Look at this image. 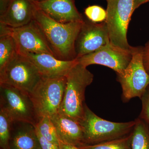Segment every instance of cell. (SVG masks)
I'll use <instances>...</instances> for the list:
<instances>
[{
  "mask_svg": "<svg viewBox=\"0 0 149 149\" xmlns=\"http://www.w3.org/2000/svg\"><path fill=\"white\" fill-rule=\"evenodd\" d=\"M34 20L42 31L57 58L64 61L77 59L75 42L84 19L60 23L35 7Z\"/></svg>",
  "mask_w": 149,
  "mask_h": 149,
  "instance_id": "1",
  "label": "cell"
},
{
  "mask_svg": "<svg viewBox=\"0 0 149 149\" xmlns=\"http://www.w3.org/2000/svg\"><path fill=\"white\" fill-rule=\"evenodd\" d=\"M66 77L64 96L58 113L80 123L85 111V90L93 82L94 75L78 62Z\"/></svg>",
  "mask_w": 149,
  "mask_h": 149,
  "instance_id": "2",
  "label": "cell"
},
{
  "mask_svg": "<svg viewBox=\"0 0 149 149\" xmlns=\"http://www.w3.org/2000/svg\"><path fill=\"white\" fill-rule=\"evenodd\" d=\"M80 123L83 128L84 145H93L128 136L133 130L135 120L120 123L106 120L97 115L85 104L84 116Z\"/></svg>",
  "mask_w": 149,
  "mask_h": 149,
  "instance_id": "3",
  "label": "cell"
},
{
  "mask_svg": "<svg viewBox=\"0 0 149 149\" xmlns=\"http://www.w3.org/2000/svg\"><path fill=\"white\" fill-rule=\"evenodd\" d=\"M107 18L105 22L113 45L126 50L134 47L127 40L128 25L133 11V0H107Z\"/></svg>",
  "mask_w": 149,
  "mask_h": 149,
  "instance_id": "4",
  "label": "cell"
},
{
  "mask_svg": "<svg viewBox=\"0 0 149 149\" xmlns=\"http://www.w3.org/2000/svg\"><path fill=\"white\" fill-rule=\"evenodd\" d=\"M66 84V76L42 78L29 94L38 118L58 113Z\"/></svg>",
  "mask_w": 149,
  "mask_h": 149,
  "instance_id": "5",
  "label": "cell"
},
{
  "mask_svg": "<svg viewBox=\"0 0 149 149\" xmlns=\"http://www.w3.org/2000/svg\"><path fill=\"white\" fill-rule=\"evenodd\" d=\"M42 78L35 65L19 53L0 70V84L10 85L29 95Z\"/></svg>",
  "mask_w": 149,
  "mask_h": 149,
  "instance_id": "6",
  "label": "cell"
},
{
  "mask_svg": "<svg viewBox=\"0 0 149 149\" xmlns=\"http://www.w3.org/2000/svg\"><path fill=\"white\" fill-rule=\"evenodd\" d=\"M2 109L15 123H25L35 126L38 120L29 95L13 86L0 84Z\"/></svg>",
  "mask_w": 149,
  "mask_h": 149,
  "instance_id": "7",
  "label": "cell"
},
{
  "mask_svg": "<svg viewBox=\"0 0 149 149\" xmlns=\"http://www.w3.org/2000/svg\"><path fill=\"white\" fill-rule=\"evenodd\" d=\"M143 55V47H134L133 57L128 66L122 72L116 73L124 102L133 98L141 99L149 85V74L144 67Z\"/></svg>",
  "mask_w": 149,
  "mask_h": 149,
  "instance_id": "8",
  "label": "cell"
},
{
  "mask_svg": "<svg viewBox=\"0 0 149 149\" xmlns=\"http://www.w3.org/2000/svg\"><path fill=\"white\" fill-rule=\"evenodd\" d=\"M10 34L19 54H47L56 57L45 36L35 20L22 27H12L0 23V34Z\"/></svg>",
  "mask_w": 149,
  "mask_h": 149,
  "instance_id": "9",
  "label": "cell"
},
{
  "mask_svg": "<svg viewBox=\"0 0 149 149\" xmlns=\"http://www.w3.org/2000/svg\"><path fill=\"white\" fill-rule=\"evenodd\" d=\"M134 48L131 51L126 50L109 43L100 49L77 59L79 63L86 67L91 65H100L111 68L116 73H120L130 63Z\"/></svg>",
  "mask_w": 149,
  "mask_h": 149,
  "instance_id": "10",
  "label": "cell"
},
{
  "mask_svg": "<svg viewBox=\"0 0 149 149\" xmlns=\"http://www.w3.org/2000/svg\"><path fill=\"white\" fill-rule=\"evenodd\" d=\"M109 43L105 22L98 23L84 19L75 42L76 58L94 52Z\"/></svg>",
  "mask_w": 149,
  "mask_h": 149,
  "instance_id": "11",
  "label": "cell"
},
{
  "mask_svg": "<svg viewBox=\"0 0 149 149\" xmlns=\"http://www.w3.org/2000/svg\"><path fill=\"white\" fill-rule=\"evenodd\" d=\"M37 67L43 78H57L66 76L72 67L78 63L59 59L47 54L26 53L23 54Z\"/></svg>",
  "mask_w": 149,
  "mask_h": 149,
  "instance_id": "12",
  "label": "cell"
},
{
  "mask_svg": "<svg viewBox=\"0 0 149 149\" xmlns=\"http://www.w3.org/2000/svg\"><path fill=\"white\" fill-rule=\"evenodd\" d=\"M35 7L51 18L62 23L84 20L77 10L74 0H34Z\"/></svg>",
  "mask_w": 149,
  "mask_h": 149,
  "instance_id": "13",
  "label": "cell"
},
{
  "mask_svg": "<svg viewBox=\"0 0 149 149\" xmlns=\"http://www.w3.org/2000/svg\"><path fill=\"white\" fill-rule=\"evenodd\" d=\"M34 0H11L5 13L0 16V23L12 27H22L34 19Z\"/></svg>",
  "mask_w": 149,
  "mask_h": 149,
  "instance_id": "14",
  "label": "cell"
},
{
  "mask_svg": "<svg viewBox=\"0 0 149 149\" xmlns=\"http://www.w3.org/2000/svg\"><path fill=\"white\" fill-rule=\"evenodd\" d=\"M51 118L60 142L77 147L84 145L83 128L79 123L58 113Z\"/></svg>",
  "mask_w": 149,
  "mask_h": 149,
  "instance_id": "15",
  "label": "cell"
},
{
  "mask_svg": "<svg viewBox=\"0 0 149 149\" xmlns=\"http://www.w3.org/2000/svg\"><path fill=\"white\" fill-rule=\"evenodd\" d=\"M11 149H42L35 126L22 123L14 135Z\"/></svg>",
  "mask_w": 149,
  "mask_h": 149,
  "instance_id": "16",
  "label": "cell"
},
{
  "mask_svg": "<svg viewBox=\"0 0 149 149\" xmlns=\"http://www.w3.org/2000/svg\"><path fill=\"white\" fill-rule=\"evenodd\" d=\"M135 120L131 133L130 149H149V127L139 118Z\"/></svg>",
  "mask_w": 149,
  "mask_h": 149,
  "instance_id": "17",
  "label": "cell"
},
{
  "mask_svg": "<svg viewBox=\"0 0 149 149\" xmlns=\"http://www.w3.org/2000/svg\"><path fill=\"white\" fill-rule=\"evenodd\" d=\"M18 54L13 37L9 34H0V70Z\"/></svg>",
  "mask_w": 149,
  "mask_h": 149,
  "instance_id": "18",
  "label": "cell"
},
{
  "mask_svg": "<svg viewBox=\"0 0 149 149\" xmlns=\"http://www.w3.org/2000/svg\"><path fill=\"white\" fill-rule=\"evenodd\" d=\"M35 127L45 139L59 146L60 141L51 117L43 116L39 118Z\"/></svg>",
  "mask_w": 149,
  "mask_h": 149,
  "instance_id": "19",
  "label": "cell"
},
{
  "mask_svg": "<svg viewBox=\"0 0 149 149\" xmlns=\"http://www.w3.org/2000/svg\"><path fill=\"white\" fill-rule=\"evenodd\" d=\"M130 140L131 133L120 139L93 145H83L78 148L79 149H130Z\"/></svg>",
  "mask_w": 149,
  "mask_h": 149,
  "instance_id": "20",
  "label": "cell"
},
{
  "mask_svg": "<svg viewBox=\"0 0 149 149\" xmlns=\"http://www.w3.org/2000/svg\"><path fill=\"white\" fill-rule=\"evenodd\" d=\"M13 123L5 111L0 108V145L2 149H11L9 141Z\"/></svg>",
  "mask_w": 149,
  "mask_h": 149,
  "instance_id": "21",
  "label": "cell"
},
{
  "mask_svg": "<svg viewBox=\"0 0 149 149\" xmlns=\"http://www.w3.org/2000/svg\"><path fill=\"white\" fill-rule=\"evenodd\" d=\"M85 14L89 20L95 23L105 22L107 18V11L98 6H89L85 8Z\"/></svg>",
  "mask_w": 149,
  "mask_h": 149,
  "instance_id": "22",
  "label": "cell"
},
{
  "mask_svg": "<svg viewBox=\"0 0 149 149\" xmlns=\"http://www.w3.org/2000/svg\"><path fill=\"white\" fill-rule=\"evenodd\" d=\"M141 99L142 108L139 118L143 120L149 127V85Z\"/></svg>",
  "mask_w": 149,
  "mask_h": 149,
  "instance_id": "23",
  "label": "cell"
},
{
  "mask_svg": "<svg viewBox=\"0 0 149 149\" xmlns=\"http://www.w3.org/2000/svg\"><path fill=\"white\" fill-rule=\"evenodd\" d=\"M35 130L42 149H60L59 146L48 141L43 137L36 129Z\"/></svg>",
  "mask_w": 149,
  "mask_h": 149,
  "instance_id": "24",
  "label": "cell"
},
{
  "mask_svg": "<svg viewBox=\"0 0 149 149\" xmlns=\"http://www.w3.org/2000/svg\"><path fill=\"white\" fill-rule=\"evenodd\" d=\"M143 58L145 69L149 74V40L143 47Z\"/></svg>",
  "mask_w": 149,
  "mask_h": 149,
  "instance_id": "25",
  "label": "cell"
},
{
  "mask_svg": "<svg viewBox=\"0 0 149 149\" xmlns=\"http://www.w3.org/2000/svg\"><path fill=\"white\" fill-rule=\"evenodd\" d=\"M11 1V0H0V16L5 13Z\"/></svg>",
  "mask_w": 149,
  "mask_h": 149,
  "instance_id": "26",
  "label": "cell"
},
{
  "mask_svg": "<svg viewBox=\"0 0 149 149\" xmlns=\"http://www.w3.org/2000/svg\"><path fill=\"white\" fill-rule=\"evenodd\" d=\"M149 2V0H133V11L136 10L141 5Z\"/></svg>",
  "mask_w": 149,
  "mask_h": 149,
  "instance_id": "27",
  "label": "cell"
},
{
  "mask_svg": "<svg viewBox=\"0 0 149 149\" xmlns=\"http://www.w3.org/2000/svg\"><path fill=\"white\" fill-rule=\"evenodd\" d=\"M59 148L60 149H79L77 147L69 145V144L63 143L61 142H60Z\"/></svg>",
  "mask_w": 149,
  "mask_h": 149,
  "instance_id": "28",
  "label": "cell"
},
{
  "mask_svg": "<svg viewBox=\"0 0 149 149\" xmlns=\"http://www.w3.org/2000/svg\"><path fill=\"white\" fill-rule=\"evenodd\" d=\"M34 1H42V0H34Z\"/></svg>",
  "mask_w": 149,
  "mask_h": 149,
  "instance_id": "29",
  "label": "cell"
}]
</instances>
